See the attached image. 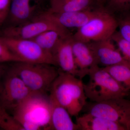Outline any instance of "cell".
<instances>
[{
	"mask_svg": "<svg viewBox=\"0 0 130 130\" xmlns=\"http://www.w3.org/2000/svg\"><path fill=\"white\" fill-rule=\"evenodd\" d=\"M12 111L24 130H50L51 106L47 94L31 93Z\"/></svg>",
	"mask_w": 130,
	"mask_h": 130,
	"instance_id": "6da1fadb",
	"label": "cell"
},
{
	"mask_svg": "<svg viewBox=\"0 0 130 130\" xmlns=\"http://www.w3.org/2000/svg\"><path fill=\"white\" fill-rule=\"evenodd\" d=\"M50 93L72 116H77L87 103L88 98L82 79L60 70Z\"/></svg>",
	"mask_w": 130,
	"mask_h": 130,
	"instance_id": "7a4b0ae2",
	"label": "cell"
},
{
	"mask_svg": "<svg viewBox=\"0 0 130 130\" xmlns=\"http://www.w3.org/2000/svg\"><path fill=\"white\" fill-rule=\"evenodd\" d=\"M9 69L32 93L43 94L50 92L60 71L55 66L50 64L25 61L13 62Z\"/></svg>",
	"mask_w": 130,
	"mask_h": 130,
	"instance_id": "3957f363",
	"label": "cell"
},
{
	"mask_svg": "<svg viewBox=\"0 0 130 130\" xmlns=\"http://www.w3.org/2000/svg\"><path fill=\"white\" fill-rule=\"evenodd\" d=\"M89 80L84 84L87 98L92 102L125 98L130 91L115 80L103 68L97 66L89 73Z\"/></svg>",
	"mask_w": 130,
	"mask_h": 130,
	"instance_id": "277c9868",
	"label": "cell"
},
{
	"mask_svg": "<svg viewBox=\"0 0 130 130\" xmlns=\"http://www.w3.org/2000/svg\"><path fill=\"white\" fill-rule=\"evenodd\" d=\"M118 28L117 17L101 6L97 13L72 35L74 40L86 43L111 38Z\"/></svg>",
	"mask_w": 130,
	"mask_h": 130,
	"instance_id": "5b68a950",
	"label": "cell"
},
{
	"mask_svg": "<svg viewBox=\"0 0 130 130\" xmlns=\"http://www.w3.org/2000/svg\"><path fill=\"white\" fill-rule=\"evenodd\" d=\"M84 108L86 113L120 123L127 129L130 113V100L120 98L100 102H92L86 103Z\"/></svg>",
	"mask_w": 130,
	"mask_h": 130,
	"instance_id": "8992f818",
	"label": "cell"
},
{
	"mask_svg": "<svg viewBox=\"0 0 130 130\" xmlns=\"http://www.w3.org/2000/svg\"><path fill=\"white\" fill-rule=\"evenodd\" d=\"M2 37L10 51L22 61L46 63L56 66L53 55L34 40Z\"/></svg>",
	"mask_w": 130,
	"mask_h": 130,
	"instance_id": "52a82bcc",
	"label": "cell"
},
{
	"mask_svg": "<svg viewBox=\"0 0 130 130\" xmlns=\"http://www.w3.org/2000/svg\"><path fill=\"white\" fill-rule=\"evenodd\" d=\"M56 29L71 34L68 29L62 28L52 20L39 15L30 21L19 25L9 26L5 28L2 36L19 39L31 40L42 32Z\"/></svg>",
	"mask_w": 130,
	"mask_h": 130,
	"instance_id": "ba28073f",
	"label": "cell"
},
{
	"mask_svg": "<svg viewBox=\"0 0 130 130\" xmlns=\"http://www.w3.org/2000/svg\"><path fill=\"white\" fill-rule=\"evenodd\" d=\"M32 93L21 78L9 69L0 92V106L7 111H12Z\"/></svg>",
	"mask_w": 130,
	"mask_h": 130,
	"instance_id": "9c48e42d",
	"label": "cell"
},
{
	"mask_svg": "<svg viewBox=\"0 0 130 130\" xmlns=\"http://www.w3.org/2000/svg\"><path fill=\"white\" fill-rule=\"evenodd\" d=\"M100 7L68 12H53L47 10L43 12L40 15L52 20L65 29H68V28H76L78 29L87 23L97 13Z\"/></svg>",
	"mask_w": 130,
	"mask_h": 130,
	"instance_id": "30bf717a",
	"label": "cell"
},
{
	"mask_svg": "<svg viewBox=\"0 0 130 130\" xmlns=\"http://www.w3.org/2000/svg\"><path fill=\"white\" fill-rule=\"evenodd\" d=\"M41 6L42 0H12L8 17L10 26L21 24L36 18L43 12Z\"/></svg>",
	"mask_w": 130,
	"mask_h": 130,
	"instance_id": "8fae6325",
	"label": "cell"
},
{
	"mask_svg": "<svg viewBox=\"0 0 130 130\" xmlns=\"http://www.w3.org/2000/svg\"><path fill=\"white\" fill-rule=\"evenodd\" d=\"M72 44L77 71V77L82 79L94 68L99 66L98 61L88 43L74 40L72 38Z\"/></svg>",
	"mask_w": 130,
	"mask_h": 130,
	"instance_id": "7c38bea8",
	"label": "cell"
},
{
	"mask_svg": "<svg viewBox=\"0 0 130 130\" xmlns=\"http://www.w3.org/2000/svg\"><path fill=\"white\" fill-rule=\"evenodd\" d=\"M88 43L95 54L99 66L105 67L120 63H128L123 58L111 38Z\"/></svg>",
	"mask_w": 130,
	"mask_h": 130,
	"instance_id": "4fadbf2b",
	"label": "cell"
},
{
	"mask_svg": "<svg viewBox=\"0 0 130 130\" xmlns=\"http://www.w3.org/2000/svg\"><path fill=\"white\" fill-rule=\"evenodd\" d=\"M72 35L61 38L53 53L56 66L60 71L77 77V71L73 51Z\"/></svg>",
	"mask_w": 130,
	"mask_h": 130,
	"instance_id": "5bb4252c",
	"label": "cell"
},
{
	"mask_svg": "<svg viewBox=\"0 0 130 130\" xmlns=\"http://www.w3.org/2000/svg\"><path fill=\"white\" fill-rule=\"evenodd\" d=\"M51 106V118L50 130H79V126L72 121L71 115L50 93Z\"/></svg>",
	"mask_w": 130,
	"mask_h": 130,
	"instance_id": "9a60e30c",
	"label": "cell"
},
{
	"mask_svg": "<svg viewBox=\"0 0 130 130\" xmlns=\"http://www.w3.org/2000/svg\"><path fill=\"white\" fill-rule=\"evenodd\" d=\"M80 130H127L121 124L86 113L76 118Z\"/></svg>",
	"mask_w": 130,
	"mask_h": 130,
	"instance_id": "2e32d148",
	"label": "cell"
},
{
	"mask_svg": "<svg viewBox=\"0 0 130 130\" xmlns=\"http://www.w3.org/2000/svg\"><path fill=\"white\" fill-rule=\"evenodd\" d=\"M95 0H51L50 11L68 12L83 11L93 8Z\"/></svg>",
	"mask_w": 130,
	"mask_h": 130,
	"instance_id": "e0dca14e",
	"label": "cell"
},
{
	"mask_svg": "<svg viewBox=\"0 0 130 130\" xmlns=\"http://www.w3.org/2000/svg\"><path fill=\"white\" fill-rule=\"evenodd\" d=\"M72 35L58 30L51 29L42 32L31 40H34L45 51L53 55L54 50L60 38Z\"/></svg>",
	"mask_w": 130,
	"mask_h": 130,
	"instance_id": "ac0fdd59",
	"label": "cell"
},
{
	"mask_svg": "<svg viewBox=\"0 0 130 130\" xmlns=\"http://www.w3.org/2000/svg\"><path fill=\"white\" fill-rule=\"evenodd\" d=\"M115 80L130 91V64L120 63L103 67Z\"/></svg>",
	"mask_w": 130,
	"mask_h": 130,
	"instance_id": "d6986e66",
	"label": "cell"
},
{
	"mask_svg": "<svg viewBox=\"0 0 130 130\" xmlns=\"http://www.w3.org/2000/svg\"><path fill=\"white\" fill-rule=\"evenodd\" d=\"M0 128L7 130H24L6 109L0 106Z\"/></svg>",
	"mask_w": 130,
	"mask_h": 130,
	"instance_id": "ffe728a7",
	"label": "cell"
},
{
	"mask_svg": "<svg viewBox=\"0 0 130 130\" xmlns=\"http://www.w3.org/2000/svg\"><path fill=\"white\" fill-rule=\"evenodd\" d=\"M117 18L119 33L124 39L130 43V12L119 13Z\"/></svg>",
	"mask_w": 130,
	"mask_h": 130,
	"instance_id": "44dd1931",
	"label": "cell"
},
{
	"mask_svg": "<svg viewBox=\"0 0 130 130\" xmlns=\"http://www.w3.org/2000/svg\"><path fill=\"white\" fill-rule=\"evenodd\" d=\"M124 59L130 64V43L124 39L116 31L111 37Z\"/></svg>",
	"mask_w": 130,
	"mask_h": 130,
	"instance_id": "7402d4cb",
	"label": "cell"
},
{
	"mask_svg": "<svg viewBox=\"0 0 130 130\" xmlns=\"http://www.w3.org/2000/svg\"><path fill=\"white\" fill-rule=\"evenodd\" d=\"M106 8L113 14L130 12V0H109Z\"/></svg>",
	"mask_w": 130,
	"mask_h": 130,
	"instance_id": "603a6c76",
	"label": "cell"
},
{
	"mask_svg": "<svg viewBox=\"0 0 130 130\" xmlns=\"http://www.w3.org/2000/svg\"><path fill=\"white\" fill-rule=\"evenodd\" d=\"M17 61H22L10 51L1 36H0V64Z\"/></svg>",
	"mask_w": 130,
	"mask_h": 130,
	"instance_id": "cb8c5ba5",
	"label": "cell"
},
{
	"mask_svg": "<svg viewBox=\"0 0 130 130\" xmlns=\"http://www.w3.org/2000/svg\"><path fill=\"white\" fill-rule=\"evenodd\" d=\"M12 0H0V26L8 18Z\"/></svg>",
	"mask_w": 130,
	"mask_h": 130,
	"instance_id": "d4e9b609",
	"label": "cell"
},
{
	"mask_svg": "<svg viewBox=\"0 0 130 130\" xmlns=\"http://www.w3.org/2000/svg\"><path fill=\"white\" fill-rule=\"evenodd\" d=\"M106 1L107 0H99L98 5H100V6H102V4L106 2Z\"/></svg>",
	"mask_w": 130,
	"mask_h": 130,
	"instance_id": "484cf974",
	"label": "cell"
},
{
	"mask_svg": "<svg viewBox=\"0 0 130 130\" xmlns=\"http://www.w3.org/2000/svg\"><path fill=\"white\" fill-rule=\"evenodd\" d=\"M127 130H130V113L129 116V120H128V126H127Z\"/></svg>",
	"mask_w": 130,
	"mask_h": 130,
	"instance_id": "4316f807",
	"label": "cell"
},
{
	"mask_svg": "<svg viewBox=\"0 0 130 130\" xmlns=\"http://www.w3.org/2000/svg\"><path fill=\"white\" fill-rule=\"evenodd\" d=\"M4 64V63L0 64V74H1V72H2V71H3L4 67H3V66L2 65Z\"/></svg>",
	"mask_w": 130,
	"mask_h": 130,
	"instance_id": "83f0119b",
	"label": "cell"
},
{
	"mask_svg": "<svg viewBox=\"0 0 130 130\" xmlns=\"http://www.w3.org/2000/svg\"><path fill=\"white\" fill-rule=\"evenodd\" d=\"M96 2V3H97L98 5V2H99V0H95Z\"/></svg>",
	"mask_w": 130,
	"mask_h": 130,
	"instance_id": "f1b7e54d",
	"label": "cell"
},
{
	"mask_svg": "<svg viewBox=\"0 0 130 130\" xmlns=\"http://www.w3.org/2000/svg\"></svg>",
	"mask_w": 130,
	"mask_h": 130,
	"instance_id": "f546056e",
	"label": "cell"
}]
</instances>
